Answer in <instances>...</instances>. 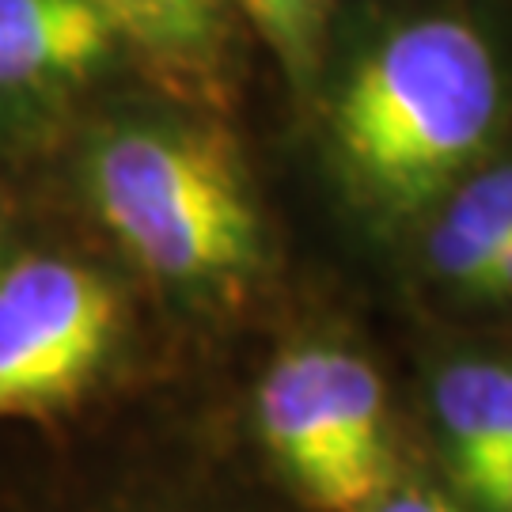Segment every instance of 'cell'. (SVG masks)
I'll list each match as a JSON object with an SVG mask.
<instances>
[{
  "mask_svg": "<svg viewBox=\"0 0 512 512\" xmlns=\"http://www.w3.org/2000/svg\"><path fill=\"white\" fill-rule=\"evenodd\" d=\"M293 80L315 73L330 0H236Z\"/></svg>",
  "mask_w": 512,
  "mask_h": 512,
  "instance_id": "obj_9",
  "label": "cell"
},
{
  "mask_svg": "<svg viewBox=\"0 0 512 512\" xmlns=\"http://www.w3.org/2000/svg\"><path fill=\"white\" fill-rule=\"evenodd\" d=\"M365 512H471L444 478L429 475L421 467H399Z\"/></svg>",
  "mask_w": 512,
  "mask_h": 512,
  "instance_id": "obj_10",
  "label": "cell"
},
{
  "mask_svg": "<svg viewBox=\"0 0 512 512\" xmlns=\"http://www.w3.org/2000/svg\"><path fill=\"white\" fill-rule=\"evenodd\" d=\"M471 512H512V463L467 505Z\"/></svg>",
  "mask_w": 512,
  "mask_h": 512,
  "instance_id": "obj_12",
  "label": "cell"
},
{
  "mask_svg": "<svg viewBox=\"0 0 512 512\" xmlns=\"http://www.w3.org/2000/svg\"><path fill=\"white\" fill-rule=\"evenodd\" d=\"M122 38L148 54L190 65L209 57L220 35V0H95Z\"/></svg>",
  "mask_w": 512,
  "mask_h": 512,
  "instance_id": "obj_8",
  "label": "cell"
},
{
  "mask_svg": "<svg viewBox=\"0 0 512 512\" xmlns=\"http://www.w3.org/2000/svg\"><path fill=\"white\" fill-rule=\"evenodd\" d=\"M0 239H4V202H0Z\"/></svg>",
  "mask_w": 512,
  "mask_h": 512,
  "instance_id": "obj_13",
  "label": "cell"
},
{
  "mask_svg": "<svg viewBox=\"0 0 512 512\" xmlns=\"http://www.w3.org/2000/svg\"><path fill=\"white\" fill-rule=\"evenodd\" d=\"M505 118V80L467 19L403 23L349 73L334 137L353 186L380 217L425 220L490 156Z\"/></svg>",
  "mask_w": 512,
  "mask_h": 512,
  "instance_id": "obj_1",
  "label": "cell"
},
{
  "mask_svg": "<svg viewBox=\"0 0 512 512\" xmlns=\"http://www.w3.org/2000/svg\"><path fill=\"white\" fill-rule=\"evenodd\" d=\"M88 194L129 258L194 293L236 289L262 262V217L236 145L213 126L129 122L88 152Z\"/></svg>",
  "mask_w": 512,
  "mask_h": 512,
  "instance_id": "obj_2",
  "label": "cell"
},
{
  "mask_svg": "<svg viewBox=\"0 0 512 512\" xmlns=\"http://www.w3.org/2000/svg\"><path fill=\"white\" fill-rule=\"evenodd\" d=\"M122 31L95 0H0V107L69 92L110 61Z\"/></svg>",
  "mask_w": 512,
  "mask_h": 512,
  "instance_id": "obj_6",
  "label": "cell"
},
{
  "mask_svg": "<svg viewBox=\"0 0 512 512\" xmlns=\"http://www.w3.org/2000/svg\"><path fill=\"white\" fill-rule=\"evenodd\" d=\"M444 482L471 505L512 463V349H452L425 376Z\"/></svg>",
  "mask_w": 512,
  "mask_h": 512,
  "instance_id": "obj_5",
  "label": "cell"
},
{
  "mask_svg": "<svg viewBox=\"0 0 512 512\" xmlns=\"http://www.w3.org/2000/svg\"><path fill=\"white\" fill-rule=\"evenodd\" d=\"M258 425L300 494L323 512H365L403 467L384 376L357 349H285L258 387Z\"/></svg>",
  "mask_w": 512,
  "mask_h": 512,
  "instance_id": "obj_3",
  "label": "cell"
},
{
  "mask_svg": "<svg viewBox=\"0 0 512 512\" xmlns=\"http://www.w3.org/2000/svg\"><path fill=\"white\" fill-rule=\"evenodd\" d=\"M459 304L475 311H494V315H512V243L497 251L494 262L482 270V277Z\"/></svg>",
  "mask_w": 512,
  "mask_h": 512,
  "instance_id": "obj_11",
  "label": "cell"
},
{
  "mask_svg": "<svg viewBox=\"0 0 512 512\" xmlns=\"http://www.w3.org/2000/svg\"><path fill=\"white\" fill-rule=\"evenodd\" d=\"M118 327V293L92 266L0 258V421L73 406L107 365Z\"/></svg>",
  "mask_w": 512,
  "mask_h": 512,
  "instance_id": "obj_4",
  "label": "cell"
},
{
  "mask_svg": "<svg viewBox=\"0 0 512 512\" xmlns=\"http://www.w3.org/2000/svg\"><path fill=\"white\" fill-rule=\"evenodd\" d=\"M425 281L463 300L494 255L512 243V152L486 156L418 224Z\"/></svg>",
  "mask_w": 512,
  "mask_h": 512,
  "instance_id": "obj_7",
  "label": "cell"
}]
</instances>
